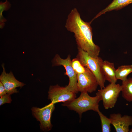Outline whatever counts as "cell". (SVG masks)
<instances>
[{
  "label": "cell",
  "instance_id": "4fadbf2b",
  "mask_svg": "<svg viewBox=\"0 0 132 132\" xmlns=\"http://www.w3.org/2000/svg\"><path fill=\"white\" fill-rule=\"evenodd\" d=\"M121 90L122 97L127 101L132 102V78L122 81Z\"/></svg>",
  "mask_w": 132,
  "mask_h": 132
},
{
  "label": "cell",
  "instance_id": "7c38bea8",
  "mask_svg": "<svg viewBox=\"0 0 132 132\" xmlns=\"http://www.w3.org/2000/svg\"><path fill=\"white\" fill-rule=\"evenodd\" d=\"M132 3V0H113L105 8L99 13L91 21L107 12L121 9Z\"/></svg>",
  "mask_w": 132,
  "mask_h": 132
},
{
  "label": "cell",
  "instance_id": "30bf717a",
  "mask_svg": "<svg viewBox=\"0 0 132 132\" xmlns=\"http://www.w3.org/2000/svg\"><path fill=\"white\" fill-rule=\"evenodd\" d=\"M111 124L116 132H128L129 127L132 125V116L120 113H112L110 116Z\"/></svg>",
  "mask_w": 132,
  "mask_h": 132
},
{
  "label": "cell",
  "instance_id": "e0dca14e",
  "mask_svg": "<svg viewBox=\"0 0 132 132\" xmlns=\"http://www.w3.org/2000/svg\"><path fill=\"white\" fill-rule=\"evenodd\" d=\"M11 6V4L8 0H6L4 2L0 1V14H2V12L4 11L9 10Z\"/></svg>",
  "mask_w": 132,
  "mask_h": 132
},
{
  "label": "cell",
  "instance_id": "9a60e30c",
  "mask_svg": "<svg viewBox=\"0 0 132 132\" xmlns=\"http://www.w3.org/2000/svg\"><path fill=\"white\" fill-rule=\"evenodd\" d=\"M100 119L101 131L102 132H110L111 122L110 118H108L99 110L97 112Z\"/></svg>",
  "mask_w": 132,
  "mask_h": 132
},
{
  "label": "cell",
  "instance_id": "ac0fdd59",
  "mask_svg": "<svg viewBox=\"0 0 132 132\" xmlns=\"http://www.w3.org/2000/svg\"><path fill=\"white\" fill-rule=\"evenodd\" d=\"M10 95H11L7 93L0 97V106L6 103H11L12 99Z\"/></svg>",
  "mask_w": 132,
  "mask_h": 132
},
{
  "label": "cell",
  "instance_id": "277c9868",
  "mask_svg": "<svg viewBox=\"0 0 132 132\" xmlns=\"http://www.w3.org/2000/svg\"><path fill=\"white\" fill-rule=\"evenodd\" d=\"M52 66H63L66 72L65 73L69 78V82L68 85L65 87L68 90L77 93L78 92L77 87V73L72 66L71 56L68 55L65 59L62 58L58 54L55 55L52 61Z\"/></svg>",
  "mask_w": 132,
  "mask_h": 132
},
{
  "label": "cell",
  "instance_id": "44dd1931",
  "mask_svg": "<svg viewBox=\"0 0 132 132\" xmlns=\"http://www.w3.org/2000/svg\"><path fill=\"white\" fill-rule=\"evenodd\" d=\"M5 22L0 23V29L3 28L5 25Z\"/></svg>",
  "mask_w": 132,
  "mask_h": 132
},
{
  "label": "cell",
  "instance_id": "8fae6325",
  "mask_svg": "<svg viewBox=\"0 0 132 132\" xmlns=\"http://www.w3.org/2000/svg\"><path fill=\"white\" fill-rule=\"evenodd\" d=\"M100 65L106 80L110 83H116L117 80L115 75L114 63L101 59Z\"/></svg>",
  "mask_w": 132,
  "mask_h": 132
},
{
  "label": "cell",
  "instance_id": "7402d4cb",
  "mask_svg": "<svg viewBox=\"0 0 132 132\" xmlns=\"http://www.w3.org/2000/svg\"><path fill=\"white\" fill-rule=\"evenodd\" d=\"M130 132H132V128L131 129L130 131Z\"/></svg>",
  "mask_w": 132,
  "mask_h": 132
},
{
  "label": "cell",
  "instance_id": "5bb4252c",
  "mask_svg": "<svg viewBox=\"0 0 132 132\" xmlns=\"http://www.w3.org/2000/svg\"><path fill=\"white\" fill-rule=\"evenodd\" d=\"M131 73H132V65L120 66L115 70L117 79H119L122 81L126 79L128 75Z\"/></svg>",
  "mask_w": 132,
  "mask_h": 132
},
{
  "label": "cell",
  "instance_id": "9c48e42d",
  "mask_svg": "<svg viewBox=\"0 0 132 132\" xmlns=\"http://www.w3.org/2000/svg\"><path fill=\"white\" fill-rule=\"evenodd\" d=\"M1 66L3 71L0 76V81L4 85L7 93L11 95L18 92L16 88H22L25 84L16 79L11 71L6 73L4 63L2 64Z\"/></svg>",
  "mask_w": 132,
  "mask_h": 132
},
{
  "label": "cell",
  "instance_id": "ba28073f",
  "mask_svg": "<svg viewBox=\"0 0 132 132\" xmlns=\"http://www.w3.org/2000/svg\"><path fill=\"white\" fill-rule=\"evenodd\" d=\"M76 93L67 90L65 87L58 84L50 86L48 91V99L54 104L73 100L76 98Z\"/></svg>",
  "mask_w": 132,
  "mask_h": 132
},
{
  "label": "cell",
  "instance_id": "6da1fadb",
  "mask_svg": "<svg viewBox=\"0 0 132 132\" xmlns=\"http://www.w3.org/2000/svg\"><path fill=\"white\" fill-rule=\"evenodd\" d=\"M90 23L84 21L77 9L74 8L68 16L65 27L68 31L74 33L77 47L91 57L97 58L99 57L100 49L93 41Z\"/></svg>",
  "mask_w": 132,
  "mask_h": 132
},
{
  "label": "cell",
  "instance_id": "7a4b0ae2",
  "mask_svg": "<svg viewBox=\"0 0 132 132\" xmlns=\"http://www.w3.org/2000/svg\"><path fill=\"white\" fill-rule=\"evenodd\" d=\"M101 100L100 97L97 94L92 97L88 92H83L77 98L63 102L62 105L76 111L81 116L83 113L88 110H92L97 112L99 110V103Z\"/></svg>",
  "mask_w": 132,
  "mask_h": 132
},
{
  "label": "cell",
  "instance_id": "d6986e66",
  "mask_svg": "<svg viewBox=\"0 0 132 132\" xmlns=\"http://www.w3.org/2000/svg\"><path fill=\"white\" fill-rule=\"evenodd\" d=\"M7 93V92L4 85L0 81V97H1Z\"/></svg>",
  "mask_w": 132,
  "mask_h": 132
},
{
  "label": "cell",
  "instance_id": "5b68a950",
  "mask_svg": "<svg viewBox=\"0 0 132 132\" xmlns=\"http://www.w3.org/2000/svg\"><path fill=\"white\" fill-rule=\"evenodd\" d=\"M122 89V85L110 83L104 88L98 90L96 94L100 97L104 108L108 110L114 107Z\"/></svg>",
  "mask_w": 132,
  "mask_h": 132
},
{
  "label": "cell",
  "instance_id": "2e32d148",
  "mask_svg": "<svg viewBox=\"0 0 132 132\" xmlns=\"http://www.w3.org/2000/svg\"><path fill=\"white\" fill-rule=\"evenodd\" d=\"M71 63L74 70L77 74H81L85 72V67L83 66L77 58L71 60Z\"/></svg>",
  "mask_w": 132,
  "mask_h": 132
},
{
  "label": "cell",
  "instance_id": "ffe728a7",
  "mask_svg": "<svg viewBox=\"0 0 132 132\" xmlns=\"http://www.w3.org/2000/svg\"><path fill=\"white\" fill-rule=\"evenodd\" d=\"M6 20L2 14H0V22H5Z\"/></svg>",
  "mask_w": 132,
  "mask_h": 132
},
{
  "label": "cell",
  "instance_id": "8992f818",
  "mask_svg": "<svg viewBox=\"0 0 132 132\" xmlns=\"http://www.w3.org/2000/svg\"><path fill=\"white\" fill-rule=\"evenodd\" d=\"M55 109L54 104L51 102L42 108L37 107L32 108V115L40 122V128L43 131L48 132L51 129L52 125L51 123V117Z\"/></svg>",
  "mask_w": 132,
  "mask_h": 132
},
{
  "label": "cell",
  "instance_id": "52a82bcc",
  "mask_svg": "<svg viewBox=\"0 0 132 132\" xmlns=\"http://www.w3.org/2000/svg\"><path fill=\"white\" fill-rule=\"evenodd\" d=\"M77 79L78 91L81 92L91 93L96 90L99 86L94 75L86 67L84 72L77 74Z\"/></svg>",
  "mask_w": 132,
  "mask_h": 132
},
{
  "label": "cell",
  "instance_id": "3957f363",
  "mask_svg": "<svg viewBox=\"0 0 132 132\" xmlns=\"http://www.w3.org/2000/svg\"><path fill=\"white\" fill-rule=\"evenodd\" d=\"M77 49L76 58L83 66L88 68L94 74L100 88H104L106 80L100 65L102 58L99 56L97 58L93 57L78 47Z\"/></svg>",
  "mask_w": 132,
  "mask_h": 132
}]
</instances>
